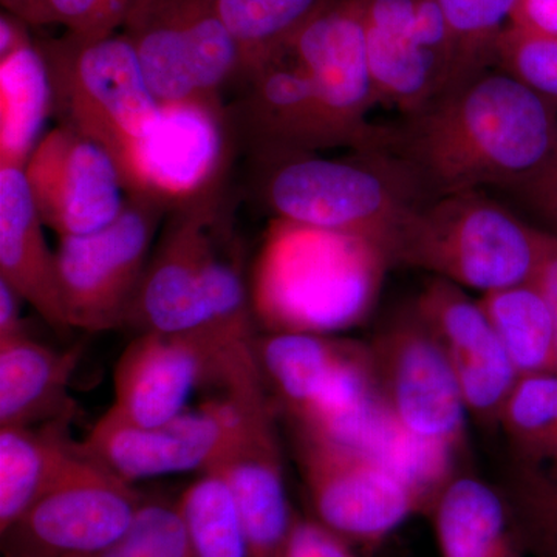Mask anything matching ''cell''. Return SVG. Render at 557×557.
Here are the masks:
<instances>
[{"instance_id":"cell-18","label":"cell","mask_w":557,"mask_h":557,"mask_svg":"<svg viewBox=\"0 0 557 557\" xmlns=\"http://www.w3.org/2000/svg\"><path fill=\"white\" fill-rule=\"evenodd\" d=\"M274 406L256 410L218 471L233 496L249 557H287L296 515L289 505Z\"/></svg>"},{"instance_id":"cell-33","label":"cell","mask_w":557,"mask_h":557,"mask_svg":"<svg viewBox=\"0 0 557 557\" xmlns=\"http://www.w3.org/2000/svg\"><path fill=\"white\" fill-rule=\"evenodd\" d=\"M94 557H193L178 497L146 496L129 530Z\"/></svg>"},{"instance_id":"cell-38","label":"cell","mask_w":557,"mask_h":557,"mask_svg":"<svg viewBox=\"0 0 557 557\" xmlns=\"http://www.w3.org/2000/svg\"><path fill=\"white\" fill-rule=\"evenodd\" d=\"M509 25L557 39V0H519Z\"/></svg>"},{"instance_id":"cell-16","label":"cell","mask_w":557,"mask_h":557,"mask_svg":"<svg viewBox=\"0 0 557 557\" xmlns=\"http://www.w3.org/2000/svg\"><path fill=\"white\" fill-rule=\"evenodd\" d=\"M412 306L445 351L469 416L485 426H498L519 373L479 299L432 276Z\"/></svg>"},{"instance_id":"cell-11","label":"cell","mask_w":557,"mask_h":557,"mask_svg":"<svg viewBox=\"0 0 557 557\" xmlns=\"http://www.w3.org/2000/svg\"><path fill=\"white\" fill-rule=\"evenodd\" d=\"M255 372V362L228 354L205 329L186 333H138L113 372L109 416L157 426L188 409L200 387L228 394Z\"/></svg>"},{"instance_id":"cell-28","label":"cell","mask_w":557,"mask_h":557,"mask_svg":"<svg viewBox=\"0 0 557 557\" xmlns=\"http://www.w3.org/2000/svg\"><path fill=\"white\" fill-rule=\"evenodd\" d=\"M244 53L245 73L287 53L296 33L330 0H208Z\"/></svg>"},{"instance_id":"cell-29","label":"cell","mask_w":557,"mask_h":557,"mask_svg":"<svg viewBox=\"0 0 557 557\" xmlns=\"http://www.w3.org/2000/svg\"><path fill=\"white\" fill-rule=\"evenodd\" d=\"M498 426L519 463L557 461V372L519 376Z\"/></svg>"},{"instance_id":"cell-19","label":"cell","mask_w":557,"mask_h":557,"mask_svg":"<svg viewBox=\"0 0 557 557\" xmlns=\"http://www.w3.org/2000/svg\"><path fill=\"white\" fill-rule=\"evenodd\" d=\"M282 54L247 76L245 126L259 156L318 152L354 139L330 116L302 69Z\"/></svg>"},{"instance_id":"cell-25","label":"cell","mask_w":557,"mask_h":557,"mask_svg":"<svg viewBox=\"0 0 557 557\" xmlns=\"http://www.w3.org/2000/svg\"><path fill=\"white\" fill-rule=\"evenodd\" d=\"M123 33L134 44L143 76L161 108L196 106L209 110L194 79L178 0L143 3L132 10Z\"/></svg>"},{"instance_id":"cell-41","label":"cell","mask_w":557,"mask_h":557,"mask_svg":"<svg viewBox=\"0 0 557 557\" xmlns=\"http://www.w3.org/2000/svg\"><path fill=\"white\" fill-rule=\"evenodd\" d=\"M30 25L9 11L0 14V60L33 42Z\"/></svg>"},{"instance_id":"cell-31","label":"cell","mask_w":557,"mask_h":557,"mask_svg":"<svg viewBox=\"0 0 557 557\" xmlns=\"http://www.w3.org/2000/svg\"><path fill=\"white\" fill-rule=\"evenodd\" d=\"M500 490L527 556L557 557V461H515L507 485Z\"/></svg>"},{"instance_id":"cell-7","label":"cell","mask_w":557,"mask_h":557,"mask_svg":"<svg viewBox=\"0 0 557 557\" xmlns=\"http://www.w3.org/2000/svg\"><path fill=\"white\" fill-rule=\"evenodd\" d=\"M166 201L127 194L116 219L84 236L61 237L57 251L70 329L100 333L126 325Z\"/></svg>"},{"instance_id":"cell-12","label":"cell","mask_w":557,"mask_h":557,"mask_svg":"<svg viewBox=\"0 0 557 557\" xmlns=\"http://www.w3.org/2000/svg\"><path fill=\"white\" fill-rule=\"evenodd\" d=\"M273 405L269 394L215 397L157 426H138L104 413L84 448L131 483L138 480L211 471L240 437L256 410Z\"/></svg>"},{"instance_id":"cell-36","label":"cell","mask_w":557,"mask_h":557,"mask_svg":"<svg viewBox=\"0 0 557 557\" xmlns=\"http://www.w3.org/2000/svg\"><path fill=\"white\" fill-rule=\"evenodd\" d=\"M287 557H359L357 548L311 516L296 515Z\"/></svg>"},{"instance_id":"cell-2","label":"cell","mask_w":557,"mask_h":557,"mask_svg":"<svg viewBox=\"0 0 557 557\" xmlns=\"http://www.w3.org/2000/svg\"><path fill=\"white\" fill-rule=\"evenodd\" d=\"M391 267L368 239L276 220L252 285L273 332L330 333L368 317Z\"/></svg>"},{"instance_id":"cell-20","label":"cell","mask_w":557,"mask_h":557,"mask_svg":"<svg viewBox=\"0 0 557 557\" xmlns=\"http://www.w3.org/2000/svg\"><path fill=\"white\" fill-rule=\"evenodd\" d=\"M25 168L0 166V281L57 332L70 329L62 306L57 251L47 244Z\"/></svg>"},{"instance_id":"cell-42","label":"cell","mask_w":557,"mask_h":557,"mask_svg":"<svg viewBox=\"0 0 557 557\" xmlns=\"http://www.w3.org/2000/svg\"><path fill=\"white\" fill-rule=\"evenodd\" d=\"M3 11L14 14L27 22L30 27H46L51 25L44 0H0Z\"/></svg>"},{"instance_id":"cell-21","label":"cell","mask_w":557,"mask_h":557,"mask_svg":"<svg viewBox=\"0 0 557 557\" xmlns=\"http://www.w3.org/2000/svg\"><path fill=\"white\" fill-rule=\"evenodd\" d=\"M83 341L65 348L30 333L0 339V428H28L72 418L70 381L84 354Z\"/></svg>"},{"instance_id":"cell-8","label":"cell","mask_w":557,"mask_h":557,"mask_svg":"<svg viewBox=\"0 0 557 557\" xmlns=\"http://www.w3.org/2000/svg\"><path fill=\"white\" fill-rule=\"evenodd\" d=\"M292 437L309 516L355 548H379L410 518L428 516L416 487L379 458L309 432Z\"/></svg>"},{"instance_id":"cell-22","label":"cell","mask_w":557,"mask_h":557,"mask_svg":"<svg viewBox=\"0 0 557 557\" xmlns=\"http://www.w3.org/2000/svg\"><path fill=\"white\" fill-rule=\"evenodd\" d=\"M222 120L196 106L164 108L143 157L141 189L171 208L218 182Z\"/></svg>"},{"instance_id":"cell-9","label":"cell","mask_w":557,"mask_h":557,"mask_svg":"<svg viewBox=\"0 0 557 557\" xmlns=\"http://www.w3.org/2000/svg\"><path fill=\"white\" fill-rule=\"evenodd\" d=\"M384 406L409 437L456 458L467 446L463 395L445 351L413 306L369 343Z\"/></svg>"},{"instance_id":"cell-14","label":"cell","mask_w":557,"mask_h":557,"mask_svg":"<svg viewBox=\"0 0 557 557\" xmlns=\"http://www.w3.org/2000/svg\"><path fill=\"white\" fill-rule=\"evenodd\" d=\"M25 177L44 225L60 239L104 228L127 197L108 150L62 123L40 138Z\"/></svg>"},{"instance_id":"cell-39","label":"cell","mask_w":557,"mask_h":557,"mask_svg":"<svg viewBox=\"0 0 557 557\" xmlns=\"http://www.w3.org/2000/svg\"><path fill=\"white\" fill-rule=\"evenodd\" d=\"M21 302L25 300L7 282L0 281V339L28 333L22 319Z\"/></svg>"},{"instance_id":"cell-10","label":"cell","mask_w":557,"mask_h":557,"mask_svg":"<svg viewBox=\"0 0 557 557\" xmlns=\"http://www.w3.org/2000/svg\"><path fill=\"white\" fill-rule=\"evenodd\" d=\"M146 494L89 453L13 525L0 533L3 557H94L129 530Z\"/></svg>"},{"instance_id":"cell-34","label":"cell","mask_w":557,"mask_h":557,"mask_svg":"<svg viewBox=\"0 0 557 557\" xmlns=\"http://www.w3.org/2000/svg\"><path fill=\"white\" fill-rule=\"evenodd\" d=\"M494 65L557 106V39L508 25L498 36Z\"/></svg>"},{"instance_id":"cell-5","label":"cell","mask_w":557,"mask_h":557,"mask_svg":"<svg viewBox=\"0 0 557 557\" xmlns=\"http://www.w3.org/2000/svg\"><path fill=\"white\" fill-rule=\"evenodd\" d=\"M61 123L94 139L115 160L127 194L141 189L143 157L163 121L126 33L39 39Z\"/></svg>"},{"instance_id":"cell-24","label":"cell","mask_w":557,"mask_h":557,"mask_svg":"<svg viewBox=\"0 0 557 557\" xmlns=\"http://www.w3.org/2000/svg\"><path fill=\"white\" fill-rule=\"evenodd\" d=\"M72 418L28 428H0V533L86 454L70 432Z\"/></svg>"},{"instance_id":"cell-13","label":"cell","mask_w":557,"mask_h":557,"mask_svg":"<svg viewBox=\"0 0 557 557\" xmlns=\"http://www.w3.org/2000/svg\"><path fill=\"white\" fill-rule=\"evenodd\" d=\"M381 104L413 115L465 79L460 51L435 0H361Z\"/></svg>"},{"instance_id":"cell-17","label":"cell","mask_w":557,"mask_h":557,"mask_svg":"<svg viewBox=\"0 0 557 557\" xmlns=\"http://www.w3.org/2000/svg\"><path fill=\"white\" fill-rule=\"evenodd\" d=\"M215 185L174 207L127 317L126 325L138 333H186L207 324L200 267L205 233L218 207Z\"/></svg>"},{"instance_id":"cell-32","label":"cell","mask_w":557,"mask_h":557,"mask_svg":"<svg viewBox=\"0 0 557 557\" xmlns=\"http://www.w3.org/2000/svg\"><path fill=\"white\" fill-rule=\"evenodd\" d=\"M448 24L465 78L494 65V49L519 0H435Z\"/></svg>"},{"instance_id":"cell-26","label":"cell","mask_w":557,"mask_h":557,"mask_svg":"<svg viewBox=\"0 0 557 557\" xmlns=\"http://www.w3.org/2000/svg\"><path fill=\"white\" fill-rule=\"evenodd\" d=\"M53 110L49 65L33 40L0 60V166L25 168Z\"/></svg>"},{"instance_id":"cell-23","label":"cell","mask_w":557,"mask_h":557,"mask_svg":"<svg viewBox=\"0 0 557 557\" xmlns=\"http://www.w3.org/2000/svg\"><path fill=\"white\" fill-rule=\"evenodd\" d=\"M428 518L442 557H525L500 487L457 474L443 487Z\"/></svg>"},{"instance_id":"cell-1","label":"cell","mask_w":557,"mask_h":557,"mask_svg":"<svg viewBox=\"0 0 557 557\" xmlns=\"http://www.w3.org/2000/svg\"><path fill=\"white\" fill-rule=\"evenodd\" d=\"M556 146L557 106L491 65L420 112L381 126L372 149L401 164L431 200L486 188L519 193Z\"/></svg>"},{"instance_id":"cell-15","label":"cell","mask_w":557,"mask_h":557,"mask_svg":"<svg viewBox=\"0 0 557 557\" xmlns=\"http://www.w3.org/2000/svg\"><path fill=\"white\" fill-rule=\"evenodd\" d=\"M287 54L309 76L330 116L354 139V150H368L379 139L369 123L380 104L370 72L361 0H330L288 44Z\"/></svg>"},{"instance_id":"cell-43","label":"cell","mask_w":557,"mask_h":557,"mask_svg":"<svg viewBox=\"0 0 557 557\" xmlns=\"http://www.w3.org/2000/svg\"><path fill=\"white\" fill-rule=\"evenodd\" d=\"M124 2H126L127 5L131 7L132 13V10L137 9V7L143 5V3L149 2V0H124Z\"/></svg>"},{"instance_id":"cell-6","label":"cell","mask_w":557,"mask_h":557,"mask_svg":"<svg viewBox=\"0 0 557 557\" xmlns=\"http://www.w3.org/2000/svg\"><path fill=\"white\" fill-rule=\"evenodd\" d=\"M255 355L274 408L285 413L292 431L348 440L379 408L369 343L273 332L256 336Z\"/></svg>"},{"instance_id":"cell-40","label":"cell","mask_w":557,"mask_h":557,"mask_svg":"<svg viewBox=\"0 0 557 557\" xmlns=\"http://www.w3.org/2000/svg\"><path fill=\"white\" fill-rule=\"evenodd\" d=\"M537 287L542 289L545 298L548 299L549 307L555 317L557 332V236L549 233L547 249H545L544 260L539 267L536 277H534Z\"/></svg>"},{"instance_id":"cell-37","label":"cell","mask_w":557,"mask_h":557,"mask_svg":"<svg viewBox=\"0 0 557 557\" xmlns=\"http://www.w3.org/2000/svg\"><path fill=\"white\" fill-rule=\"evenodd\" d=\"M518 194L557 236V146L544 170Z\"/></svg>"},{"instance_id":"cell-30","label":"cell","mask_w":557,"mask_h":557,"mask_svg":"<svg viewBox=\"0 0 557 557\" xmlns=\"http://www.w3.org/2000/svg\"><path fill=\"white\" fill-rule=\"evenodd\" d=\"M193 557H249L247 539L225 479L201 472L178 496Z\"/></svg>"},{"instance_id":"cell-3","label":"cell","mask_w":557,"mask_h":557,"mask_svg":"<svg viewBox=\"0 0 557 557\" xmlns=\"http://www.w3.org/2000/svg\"><path fill=\"white\" fill-rule=\"evenodd\" d=\"M260 197L281 222L335 231L388 248L405 219L426 201L401 164L380 150L351 159L317 152L259 156Z\"/></svg>"},{"instance_id":"cell-35","label":"cell","mask_w":557,"mask_h":557,"mask_svg":"<svg viewBox=\"0 0 557 557\" xmlns=\"http://www.w3.org/2000/svg\"><path fill=\"white\" fill-rule=\"evenodd\" d=\"M50 24L84 39L106 38L123 30L131 7L124 0H44Z\"/></svg>"},{"instance_id":"cell-27","label":"cell","mask_w":557,"mask_h":557,"mask_svg":"<svg viewBox=\"0 0 557 557\" xmlns=\"http://www.w3.org/2000/svg\"><path fill=\"white\" fill-rule=\"evenodd\" d=\"M519 376L557 372V332L536 282L485 293L479 299Z\"/></svg>"},{"instance_id":"cell-4","label":"cell","mask_w":557,"mask_h":557,"mask_svg":"<svg viewBox=\"0 0 557 557\" xmlns=\"http://www.w3.org/2000/svg\"><path fill=\"white\" fill-rule=\"evenodd\" d=\"M548 239L549 231L528 225L485 190H463L418 205L395 234L388 262L485 295L534 281Z\"/></svg>"}]
</instances>
